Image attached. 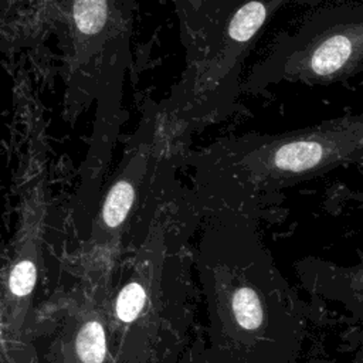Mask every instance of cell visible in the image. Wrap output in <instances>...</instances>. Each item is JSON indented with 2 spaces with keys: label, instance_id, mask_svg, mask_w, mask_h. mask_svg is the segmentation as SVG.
<instances>
[{
  "label": "cell",
  "instance_id": "obj_6",
  "mask_svg": "<svg viewBox=\"0 0 363 363\" xmlns=\"http://www.w3.org/2000/svg\"><path fill=\"white\" fill-rule=\"evenodd\" d=\"M133 189L126 182H118L109 191L104 206V220L109 227L119 225L130 210Z\"/></svg>",
  "mask_w": 363,
  "mask_h": 363
},
{
  "label": "cell",
  "instance_id": "obj_3",
  "mask_svg": "<svg viewBox=\"0 0 363 363\" xmlns=\"http://www.w3.org/2000/svg\"><path fill=\"white\" fill-rule=\"evenodd\" d=\"M135 0H71L84 96L101 118L119 112L129 64Z\"/></svg>",
  "mask_w": 363,
  "mask_h": 363
},
{
  "label": "cell",
  "instance_id": "obj_1",
  "mask_svg": "<svg viewBox=\"0 0 363 363\" xmlns=\"http://www.w3.org/2000/svg\"><path fill=\"white\" fill-rule=\"evenodd\" d=\"M289 1L221 0L206 27L184 48V69L159 111L186 122L227 112L241 95V72L250 51Z\"/></svg>",
  "mask_w": 363,
  "mask_h": 363
},
{
  "label": "cell",
  "instance_id": "obj_2",
  "mask_svg": "<svg viewBox=\"0 0 363 363\" xmlns=\"http://www.w3.org/2000/svg\"><path fill=\"white\" fill-rule=\"evenodd\" d=\"M362 65L363 7L325 6L275 38L241 81L240 94H259L279 82L329 85L353 77Z\"/></svg>",
  "mask_w": 363,
  "mask_h": 363
},
{
  "label": "cell",
  "instance_id": "obj_9",
  "mask_svg": "<svg viewBox=\"0 0 363 363\" xmlns=\"http://www.w3.org/2000/svg\"><path fill=\"white\" fill-rule=\"evenodd\" d=\"M35 282V267L30 261L17 264L10 275V289L14 295H28Z\"/></svg>",
  "mask_w": 363,
  "mask_h": 363
},
{
  "label": "cell",
  "instance_id": "obj_8",
  "mask_svg": "<svg viewBox=\"0 0 363 363\" xmlns=\"http://www.w3.org/2000/svg\"><path fill=\"white\" fill-rule=\"evenodd\" d=\"M145 291L136 284H128L119 294L116 301V315L122 322H132L145 305Z\"/></svg>",
  "mask_w": 363,
  "mask_h": 363
},
{
  "label": "cell",
  "instance_id": "obj_5",
  "mask_svg": "<svg viewBox=\"0 0 363 363\" xmlns=\"http://www.w3.org/2000/svg\"><path fill=\"white\" fill-rule=\"evenodd\" d=\"M77 350L84 363H102L105 357V333L98 322H88L78 333Z\"/></svg>",
  "mask_w": 363,
  "mask_h": 363
},
{
  "label": "cell",
  "instance_id": "obj_4",
  "mask_svg": "<svg viewBox=\"0 0 363 363\" xmlns=\"http://www.w3.org/2000/svg\"><path fill=\"white\" fill-rule=\"evenodd\" d=\"M220 1L221 0H173L184 48H187L206 27Z\"/></svg>",
  "mask_w": 363,
  "mask_h": 363
},
{
  "label": "cell",
  "instance_id": "obj_7",
  "mask_svg": "<svg viewBox=\"0 0 363 363\" xmlns=\"http://www.w3.org/2000/svg\"><path fill=\"white\" fill-rule=\"evenodd\" d=\"M234 315L244 329H257L262 319L259 301L255 292L250 288L238 289L233 296Z\"/></svg>",
  "mask_w": 363,
  "mask_h": 363
}]
</instances>
